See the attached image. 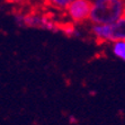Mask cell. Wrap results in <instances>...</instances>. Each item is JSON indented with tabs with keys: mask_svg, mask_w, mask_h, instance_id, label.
Wrapping results in <instances>:
<instances>
[{
	"mask_svg": "<svg viewBox=\"0 0 125 125\" xmlns=\"http://www.w3.org/2000/svg\"><path fill=\"white\" fill-rule=\"evenodd\" d=\"M124 17L123 0H94L89 18L95 24H111Z\"/></svg>",
	"mask_w": 125,
	"mask_h": 125,
	"instance_id": "6da1fadb",
	"label": "cell"
},
{
	"mask_svg": "<svg viewBox=\"0 0 125 125\" xmlns=\"http://www.w3.org/2000/svg\"><path fill=\"white\" fill-rule=\"evenodd\" d=\"M21 23L29 27H41V28H46L50 31H55L56 26L53 21H51L49 18L37 16V15H28V16H23L21 17Z\"/></svg>",
	"mask_w": 125,
	"mask_h": 125,
	"instance_id": "277c9868",
	"label": "cell"
},
{
	"mask_svg": "<svg viewBox=\"0 0 125 125\" xmlns=\"http://www.w3.org/2000/svg\"><path fill=\"white\" fill-rule=\"evenodd\" d=\"M8 2H14V3H19V2H23L24 0H7Z\"/></svg>",
	"mask_w": 125,
	"mask_h": 125,
	"instance_id": "52a82bcc",
	"label": "cell"
},
{
	"mask_svg": "<svg viewBox=\"0 0 125 125\" xmlns=\"http://www.w3.org/2000/svg\"><path fill=\"white\" fill-rule=\"evenodd\" d=\"M50 3H52L53 6H56V7H60V8H64L67 7L72 0H47Z\"/></svg>",
	"mask_w": 125,
	"mask_h": 125,
	"instance_id": "8992f818",
	"label": "cell"
},
{
	"mask_svg": "<svg viewBox=\"0 0 125 125\" xmlns=\"http://www.w3.org/2000/svg\"><path fill=\"white\" fill-rule=\"evenodd\" d=\"M93 32L102 41L116 42L125 38V19L124 17L111 24H95Z\"/></svg>",
	"mask_w": 125,
	"mask_h": 125,
	"instance_id": "7a4b0ae2",
	"label": "cell"
},
{
	"mask_svg": "<svg viewBox=\"0 0 125 125\" xmlns=\"http://www.w3.org/2000/svg\"><path fill=\"white\" fill-rule=\"evenodd\" d=\"M68 14L74 21H83L89 18L91 9V1L89 0H72L67 6Z\"/></svg>",
	"mask_w": 125,
	"mask_h": 125,
	"instance_id": "3957f363",
	"label": "cell"
},
{
	"mask_svg": "<svg viewBox=\"0 0 125 125\" xmlns=\"http://www.w3.org/2000/svg\"><path fill=\"white\" fill-rule=\"evenodd\" d=\"M113 53H114V55L119 58L121 60H125V42H124V40H119V41L114 42Z\"/></svg>",
	"mask_w": 125,
	"mask_h": 125,
	"instance_id": "5b68a950",
	"label": "cell"
}]
</instances>
